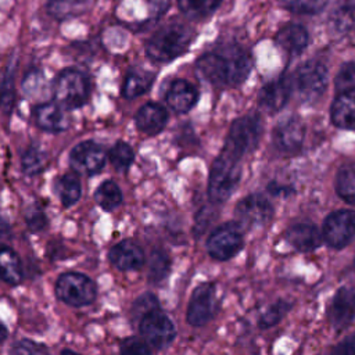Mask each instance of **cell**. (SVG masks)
<instances>
[{"mask_svg":"<svg viewBox=\"0 0 355 355\" xmlns=\"http://www.w3.org/2000/svg\"><path fill=\"white\" fill-rule=\"evenodd\" d=\"M197 71L214 85L237 86L248 76L251 61L241 47L226 44L202 54L197 60Z\"/></svg>","mask_w":355,"mask_h":355,"instance_id":"1","label":"cell"},{"mask_svg":"<svg viewBox=\"0 0 355 355\" xmlns=\"http://www.w3.org/2000/svg\"><path fill=\"white\" fill-rule=\"evenodd\" d=\"M193 37L194 32L183 24L164 25L148 39L146 54L155 62H169L189 49Z\"/></svg>","mask_w":355,"mask_h":355,"instance_id":"2","label":"cell"},{"mask_svg":"<svg viewBox=\"0 0 355 355\" xmlns=\"http://www.w3.org/2000/svg\"><path fill=\"white\" fill-rule=\"evenodd\" d=\"M240 158L241 157L223 147L214 161L208 180V197L211 201L223 202L233 194L241 175Z\"/></svg>","mask_w":355,"mask_h":355,"instance_id":"3","label":"cell"},{"mask_svg":"<svg viewBox=\"0 0 355 355\" xmlns=\"http://www.w3.org/2000/svg\"><path fill=\"white\" fill-rule=\"evenodd\" d=\"M53 96L65 108H79L87 103L90 82L85 72L78 68H65L53 82Z\"/></svg>","mask_w":355,"mask_h":355,"instance_id":"4","label":"cell"},{"mask_svg":"<svg viewBox=\"0 0 355 355\" xmlns=\"http://www.w3.org/2000/svg\"><path fill=\"white\" fill-rule=\"evenodd\" d=\"M54 291L57 298L73 308H80L92 304L97 295L96 283L79 272H65L58 276Z\"/></svg>","mask_w":355,"mask_h":355,"instance_id":"5","label":"cell"},{"mask_svg":"<svg viewBox=\"0 0 355 355\" xmlns=\"http://www.w3.org/2000/svg\"><path fill=\"white\" fill-rule=\"evenodd\" d=\"M262 136V121L257 114H248L237 118L227 133L225 147L243 157L252 151Z\"/></svg>","mask_w":355,"mask_h":355,"instance_id":"6","label":"cell"},{"mask_svg":"<svg viewBox=\"0 0 355 355\" xmlns=\"http://www.w3.org/2000/svg\"><path fill=\"white\" fill-rule=\"evenodd\" d=\"M329 72L324 64L309 60L298 67L295 72V86L304 101L318 100L327 87Z\"/></svg>","mask_w":355,"mask_h":355,"instance_id":"7","label":"cell"},{"mask_svg":"<svg viewBox=\"0 0 355 355\" xmlns=\"http://www.w3.org/2000/svg\"><path fill=\"white\" fill-rule=\"evenodd\" d=\"M139 331L146 343L157 349L168 347L176 336L173 322L159 309L146 313L139 320Z\"/></svg>","mask_w":355,"mask_h":355,"instance_id":"8","label":"cell"},{"mask_svg":"<svg viewBox=\"0 0 355 355\" xmlns=\"http://www.w3.org/2000/svg\"><path fill=\"white\" fill-rule=\"evenodd\" d=\"M243 232L234 222L218 226L207 240L208 254L219 261L234 257L243 248Z\"/></svg>","mask_w":355,"mask_h":355,"instance_id":"9","label":"cell"},{"mask_svg":"<svg viewBox=\"0 0 355 355\" xmlns=\"http://www.w3.org/2000/svg\"><path fill=\"white\" fill-rule=\"evenodd\" d=\"M68 162L75 173L92 176L104 168L105 153L100 144L93 140H85L71 150Z\"/></svg>","mask_w":355,"mask_h":355,"instance_id":"10","label":"cell"},{"mask_svg":"<svg viewBox=\"0 0 355 355\" xmlns=\"http://www.w3.org/2000/svg\"><path fill=\"white\" fill-rule=\"evenodd\" d=\"M355 236V211L340 209L331 212L323 223L322 237L333 248L345 247Z\"/></svg>","mask_w":355,"mask_h":355,"instance_id":"11","label":"cell"},{"mask_svg":"<svg viewBox=\"0 0 355 355\" xmlns=\"http://www.w3.org/2000/svg\"><path fill=\"white\" fill-rule=\"evenodd\" d=\"M218 308L216 287L214 283H202L194 288L189 306H187V322L191 326H202L209 322Z\"/></svg>","mask_w":355,"mask_h":355,"instance_id":"12","label":"cell"},{"mask_svg":"<svg viewBox=\"0 0 355 355\" xmlns=\"http://www.w3.org/2000/svg\"><path fill=\"white\" fill-rule=\"evenodd\" d=\"M234 215L240 225L247 227H259L272 219L273 207L263 196L251 194L244 197L236 205Z\"/></svg>","mask_w":355,"mask_h":355,"instance_id":"13","label":"cell"},{"mask_svg":"<svg viewBox=\"0 0 355 355\" xmlns=\"http://www.w3.org/2000/svg\"><path fill=\"white\" fill-rule=\"evenodd\" d=\"M32 118L39 129L50 133L64 132L71 125L68 108L55 100L37 104L32 111Z\"/></svg>","mask_w":355,"mask_h":355,"instance_id":"14","label":"cell"},{"mask_svg":"<svg viewBox=\"0 0 355 355\" xmlns=\"http://www.w3.org/2000/svg\"><path fill=\"white\" fill-rule=\"evenodd\" d=\"M305 137V126L298 118L280 121L272 135L275 147L283 154H294L301 150Z\"/></svg>","mask_w":355,"mask_h":355,"instance_id":"15","label":"cell"},{"mask_svg":"<svg viewBox=\"0 0 355 355\" xmlns=\"http://www.w3.org/2000/svg\"><path fill=\"white\" fill-rule=\"evenodd\" d=\"M293 90V79L288 75H280L277 79L266 83L258 96L259 107L269 112H279L288 101Z\"/></svg>","mask_w":355,"mask_h":355,"instance_id":"16","label":"cell"},{"mask_svg":"<svg viewBox=\"0 0 355 355\" xmlns=\"http://www.w3.org/2000/svg\"><path fill=\"white\" fill-rule=\"evenodd\" d=\"M327 319L337 329H345L355 319V288L341 287L334 294L329 308Z\"/></svg>","mask_w":355,"mask_h":355,"instance_id":"17","label":"cell"},{"mask_svg":"<svg viewBox=\"0 0 355 355\" xmlns=\"http://www.w3.org/2000/svg\"><path fill=\"white\" fill-rule=\"evenodd\" d=\"M108 259L119 270H136L144 263V252L137 243L122 240L110 250Z\"/></svg>","mask_w":355,"mask_h":355,"instance_id":"18","label":"cell"},{"mask_svg":"<svg viewBox=\"0 0 355 355\" xmlns=\"http://www.w3.org/2000/svg\"><path fill=\"white\" fill-rule=\"evenodd\" d=\"M330 118L334 126L355 130V90L338 93L331 103Z\"/></svg>","mask_w":355,"mask_h":355,"instance_id":"19","label":"cell"},{"mask_svg":"<svg viewBox=\"0 0 355 355\" xmlns=\"http://www.w3.org/2000/svg\"><path fill=\"white\" fill-rule=\"evenodd\" d=\"M198 98L197 89L194 85L184 79H176L171 83L165 100L168 105L176 112H187L190 111Z\"/></svg>","mask_w":355,"mask_h":355,"instance_id":"20","label":"cell"},{"mask_svg":"<svg viewBox=\"0 0 355 355\" xmlns=\"http://www.w3.org/2000/svg\"><path fill=\"white\" fill-rule=\"evenodd\" d=\"M287 241L298 251L308 252L316 250L322 243V233L312 223L301 222L291 225L286 230Z\"/></svg>","mask_w":355,"mask_h":355,"instance_id":"21","label":"cell"},{"mask_svg":"<svg viewBox=\"0 0 355 355\" xmlns=\"http://www.w3.org/2000/svg\"><path fill=\"white\" fill-rule=\"evenodd\" d=\"M135 121L140 132L147 135H157L165 128L168 112L161 104L147 103L139 108Z\"/></svg>","mask_w":355,"mask_h":355,"instance_id":"22","label":"cell"},{"mask_svg":"<svg viewBox=\"0 0 355 355\" xmlns=\"http://www.w3.org/2000/svg\"><path fill=\"white\" fill-rule=\"evenodd\" d=\"M329 25L338 37L355 40V1L337 6L330 15Z\"/></svg>","mask_w":355,"mask_h":355,"instance_id":"23","label":"cell"},{"mask_svg":"<svg viewBox=\"0 0 355 355\" xmlns=\"http://www.w3.org/2000/svg\"><path fill=\"white\" fill-rule=\"evenodd\" d=\"M277 46L290 54H300L309 42V33L301 24H287L277 32L275 37Z\"/></svg>","mask_w":355,"mask_h":355,"instance_id":"24","label":"cell"},{"mask_svg":"<svg viewBox=\"0 0 355 355\" xmlns=\"http://www.w3.org/2000/svg\"><path fill=\"white\" fill-rule=\"evenodd\" d=\"M15 73L17 57L11 55L0 78V110L6 115H10L12 112L15 104Z\"/></svg>","mask_w":355,"mask_h":355,"instance_id":"25","label":"cell"},{"mask_svg":"<svg viewBox=\"0 0 355 355\" xmlns=\"http://www.w3.org/2000/svg\"><path fill=\"white\" fill-rule=\"evenodd\" d=\"M24 279V268L19 255L10 247H0V280L17 286Z\"/></svg>","mask_w":355,"mask_h":355,"instance_id":"26","label":"cell"},{"mask_svg":"<svg viewBox=\"0 0 355 355\" xmlns=\"http://www.w3.org/2000/svg\"><path fill=\"white\" fill-rule=\"evenodd\" d=\"M54 193L64 207L75 205L82 196V186L78 173H65L54 182Z\"/></svg>","mask_w":355,"mask_h":355,"instance_id":"27","label":"cell"},{"mask_svg":"<svg viewBox=\"0 0 355 355\" xmlns=\"http://www.w3.org/2000/svg\"><path fill=\"white\" fill-rule=\"evenodd\" d=\"M93 0H47V12L57 19L75 18L85 14Z\"/></svg>","mask_w":355,"mask_h":355,"instance_id":"28","label":"cell"},{"mask_svg":"<svg viewBox=\"0 0 355 355\" xmlns=\"http://www.w3.org/2000/svg\"><path fill=\"white\" fill-rule=\"evenodd\" d=\"M154 82V75L151 72L143 69H130L126 73L123 86H122V96L125 98H136L151 87Z\"/></svg>","mask_w":355,"mask_h":355,"instance_id":"29","label":"cell"},{"mask_svg":"<svg viewBox=\"0 0 355 355\" xmlns=\"http://www.w3.org/2000/svg\"><path fill=\"white\" fill-rule=\"evenodd\" d=\"M94 200L104 211H114L122 202V191L115 182L104 180L96 189Z\"/></svg>","mask_w":355,"mask_h":355,"instance_id":"30","label":"cell"},{"mask_svg":"<svg viewBox=\"0 0 355 355\" xmlns=\"http://www.w3.org/2000/svg\"><path fill=\"white\" fill-rule=\"evenodd\" d=\"M222 0H178L180 11L193 19L209 17L220 4Z\"/></svg>","mask_w":355,"mask_h":355,"instance_id":"31","label":"cell"},{"mask_svg":"<svg viewBox=\"0 0 355 355\" xmlns=\"http://www.w3.org/2000/svg\"><path fill=\"white\" fill-rule=\"evenodd\" d=\"M336 191L344 201L355 205V165H345L337 172Z\"/></svg>","mask_w":355,"mask_h":355,"instance_id":"32","label":"cell"},{"mask_svg":"<svg viewBox=\"0 0 355 355\" xmlns=\"http://www.w3.org/2000/svg\"><path fill=\"white\" fill-rule=\"evenodd\" d=\"M47 165V157L36 146H31L21 155V169L26 176H35L40 173Z\"/></svg>","mask_w":355,"mask_h":355,"instance_id":"33","label":"cell"},{"mask_svg":"<svg viewBox=\"0 0 355 355\" xmlns=\"http://www.w3.org/2000/svg\"><path fill=\"white\" fill-rule=\"evenodd\" d=\"M171 270V259L162 250H154L148 261V280L151 283H161Z\"/></svg>","mask_w":355,"mask_h":355,"instance_id":"34","label":"cell"},{"mask_svg":"<svg viewBox=\"0 0 355 355\" xmlns=\"http://www.w3.org/2000/svg\"><path fill=\"white\" fill-rule=\"evenodd\" d=\"M108 158L116 171L125 172L129 169V166L135 159V151L126 141L119 140L111 147L108 153Z\"/></svg>","mask_w":355,"mask_h":355,"instance_id":"35","label":"cell"},{"mask_svg":"<svg viewBox=\"0 0 355 355\" xmlns=\"http://www.w3.org/2000/svg\"><path fill=\"white\" fill-rule=\"evenodd\" d=\"M291 304L284 301V300H279L275 304H272L259 318V327L262 329H268L270 326H275L276 323H279L283 316L290 311Z\"/></svg>","mask_w":355,"mask_h":355,"instance_id":"36","label":"cell"},{"mask_svg":"<svg viewBox=\"0 0 355 355\" xmlns=\"http://www.w3.org/2000/svg\"><path fill=\"white\" fill-rule=\"evenodd\" d=\"M284 8L295 14H316L320 12L327 0H277Z\"/></svg>","mask_w":355,"mask_h":355,"instance_id":"37","label":"cell"},{"mask_svg":"<svg viewBox=\"0 0 355 355\" xmlns=\"http://www.w3.org/2000/svg\"><path fill=\"white\" fill-rule=\"evenodd\" d=\"M154 309H159V302H158L157 297L151 293H144L136 298V301L132 305L130 313H132L133 320L139 322L146 313H148Z\"/></svg>","mask_w":355,"mask_h":355,"instance_id":"38","label":"cell"},{"mask_svg":"<svg viewBox=\"0 0 355 355\" xmlns=\"http://www.w3.org/2000/svg\"><path fill=\"white\" fill-rule=\"evenodd\" d=\"M336 90L338 93L355 90V62H345L336 75Z\"/></svg>","mask_w":355,"mask_h":355,"instance_id":"39","label":"cell"},{"mask_svg":"<svg viewBox=\"0 0 355 355\" xmlns=\"http://www.w3.org/2000/svg\"><path fill=\"white\" fill-rule=\"evenodd\" d=\"M119 351L126 355H147L151 352V348L144 338L141 340L139 337H128L121 343Z\"/></svg>","mask_w":355,"mask_h":355,"instance_id":"40","label":"cell"},{"mask_svg":"<svg viewBox=\"0 0 355 355\" xmlns=\"http://www.w3.org/2000/svg\"><path fill=\"white\" fill-rule=\"evenodd\" d=\"M25 220H26L29 230L33 233L42 232L43 229L47 227V216H46L44 211L37 207H32L31 209H28V212L25 215Z\"/></svg>","mask_w":355,"mask_h":355,"instance_id":"41","label":"cell"},{"mask_svg":"<svg viewBox=\"0 0 355 355\" xmlns=\"http://www.w3.org/2000/svg\"><path fill=\"white\" fill-rule=\"evenodd\" d=\"M49 349L44 344L42 343H36L33 340L29 338H22L18 340L11 348L10 352L11 354H46Z\"/></svg>","mask_w":355,"mask_h":355,"instance_id":"42","label":"cell"},{"mask_svg":"<svg viewBox=\"0 0 355 355\" xmlns=\"http://www.w3.org/2000/svg\"><path fill=\"white\" fill-rule=\"evenodd\" d=\"M336 354H343V355H355V333L345 337L336 348Z\"/></svg>","mask_w":355,"mask_h":355,"instance_id":"43","label":"cell"},{"mask_svg":"<svg viewBox=\"0 0 355 355\" xmlns=\"http://www.w3.org/2000/svg\"><path fill=\"white\" fill-rule=\"evenodd\" d=\"M268 191L272 193V194H275V196H287V194L293 193V189L288 187V186H279V184H276V183L273 182V183H270V184L268 186Z\"/></svg>","mask_w":355,"mask_h":355,"instance_id":"44","label":"cell"},{"mask_svg":"<svg viewBox=\"0 0 355 355\" xmlns=\"http://www.w3.org/2000/svg\"><path fill=\"white\" fill-rule=\"evenodd\" d=\"M11 234V226L8 225V222L0 215V240L8 237Z\"/></svg>","mask_w":355,"mask_h":355,"instance_id":"45","label":"cell"},{"mask_svg":"<svg viewBox=\"0 0 355 355\" xmlns=\"http://www.w3.org/2000/svg\"><path fill=\"white\" fill-rule=\"evenodd\" d=\"M7 329H6V326L0 322V344L7 338Z\"/></svg>","mask_w":355,"mask_h":355,"instance_id":"46","label":"cell"},{"mask_svg":"<svg viewBox=\"0 0 355 355\" xmlns=\"http://www.w3.org/2000/svg\"><path fill=\"white\" fill-rule=\"evenodd\" d=\"M354 268H355V259H354Z\"/></svg>","mask_w":355,"mask_h":355,"instance_id":"47","label":"cell"}]
</instances>
